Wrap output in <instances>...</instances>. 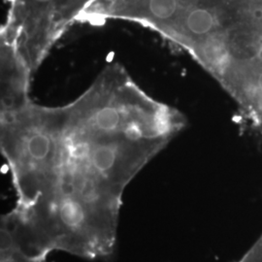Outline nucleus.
I'll list each match as a JSON object with an SVG mask.
<instances>
[{"label":"nucleus","instance_id":"nucleus-1","mask_svg":"<svg viewBox=\"0 0 262 262\" xmlns=\"http://www.w3.org/2000/svg\"><path fill=\"white\" fill-rule=\"evenodd\" d=\"M56 152L43 195L21 212L51 251L89 259L115 250L125 187L186 126L122 66L104 69L72 103L54 107Z\"/></svg>","mask_w":262,"mask_h":262},{"label":"nucleus","instance_id":"nucleus-2","mask_svg":"<svg viewBox=\"0 0 262 262\" xmlns=\"http://www.w3.org/2000/svg\"><path fill=\"white\" fill-rule=\"evenodd\" d=\"M186 54L262 137V0H225L213 28Z\"/></svg>","mask_w":262,"mask_h":262},{"label":"nucleus","instance_id":"nucleus-3","mask_svg":"<svg viewBox=\"0 0 262 262\" xmlns=\"http://www.w3.org/2000/svg\"><path fill=\"white\" fill-rule=\"evenodd\" d=\"M0 231V262H47L23 252L7 225L1 223Z\"/></svg>","mask_w":262,"mask_h":262}]
</instances>
